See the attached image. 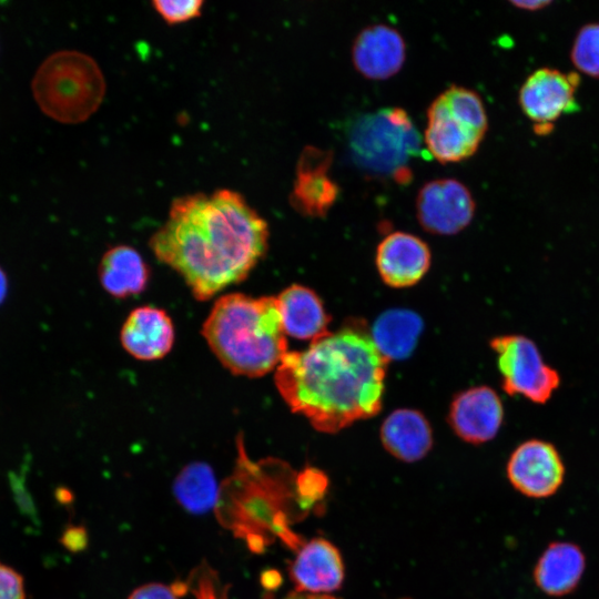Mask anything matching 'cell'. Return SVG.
<instances>
[{"mask_svg": "<svg viewBox=\"0 0 599 599\" xmlns=\"http://www.w3.org/2000/svg\"><path fill=\"white\" fill-rule=\"evenodd\" d=\"M266 221L237 192L176 197L150 247L200 301L244 280L267 250Z\"/></svg>", "mask_w": 599, "mask_h": 599, "instance_id": "6da1fadb", "label": "cell"}, {"mask_svg": "<svg viewBox=\"0 0 599 599\" xmlns=\"http://www.w3.org/2000/svg\"><path fill=\"white\" fill-rule=\"evenodd\" d=\"M388 362L369 333L351 325L287 352L274 379L294 413L318 432L337 433L380 410Z\"/></svg>", "mask_w": 599, "mask_h": 599, "instance_id": "7a4b0ae2", "label": "cell"}, {"mask_svg": "<svg viewBox=\"0 0 599 599\" xmlns=\"http://www.w3.org/2000/svg\"><path fill=\"white\" fill-rule=\"evenodd\" d=\"M202 335L219 361L236 375L263 376L287 353L277 298L273 296H221L203 324Z\"/></svg>", "mask_w": 599, "mask_h": 599, "instance_id": "3957f363", "label": "cell"}, {"mask_svg": "<svg viewBox=\"0 0 599 599\" xmlns=\"http://www.w3.org/2000/svg\"><path fill=\"white\" fill-rule=\"evenodd\" d=\"M105 80L95 60L80 51L61 50L50 54L31 82L41 111L61 123H80L101 105Z\"/></svg>", "mask_w": 599, "mask_h": 599, "instance_id": "277c9868", "label": "cell"}, {"mask_svg": "<svg viewBox=\"0 0 599 599\" xmlns=\"http://www.w3.org/2000/svg\"><path fill=\"white\" fill-rule=\"evenodd\" d=\"M488 129L481 97L474 90L450 85L427 110L424 141L440 163H456L474 155Z\"/></svg>", "mask_w": 599, "mask_h": 599, "instance_id": "5b68a950", "label": "cell"}, {"mask_svg": "<svg viewBox=\"0 0 599 599\" xmlns=\"http://www.w3.org/2000/svg\"><path fill=\"white\" fill-rule=\"evenodd\" d=\"M356 159L365 166L393 171L418 149L419 138L406 112L384 109L361 120L351 138Z\"/></svg>", "mask_w": 599, "mask_h": 599, "instance_id": "8992f818", "label": "cell"}, {"mask_svg": "<svg viewBox=\"0 0 599 599\" xmlns=\"http://www.w3.org/2000/svg\"><path fill=\"white\" fill-rule=\"evenodd\" d=\"M490 346L497 354L502 388L508 395H521L536 404L550 399L560 385V376L544 362L534 341L509 334L493 338Z\"/></svg>", "mask_w": 599, "mask_h": 599, "instance_id": "52a82bcc", "label": "cell"}, {"mask_svg": "<svg viewBox=\"0 0 599 599\" xmlns=\"http://www.w3.org/2000/svg\"><path fill=\"white\" fill-rule=\"evenodd\" d=\"M476 203L469 189L451 177L425 183L416 199V214L424 230L451 235L463 231L475 215Z\"/></svg>", "mask_w": 599, "mask_h": 599, "instance_id": "ba28073f", "label": "cell"}, {"mask_svg": "<svg viewBox=\"0 0 599 599\" xmlns=\"http://www.w3.org/2000/svg\"><path fill=\"white\" fill-rule=\"evenodd\" d=\"M580 83L577 72L540 68L530 73L520 87L521 111L536 126H551L564 114L579 110L576 92Z\"/></svg>", "mask_w": 599, "mask_h": 599, "instance_id": "9c48e42d", "label": "cell"}, {"mask_svg": "<svg viewBox=\"0 0 599 599\" xmlns=\"http://www.w3.org/2000/svg\"><path fill=\"white\" fill-rule=\"evenodd\" d=\"M507 476L522 495L545 498L554 495L561 486L565 466L552 444L530 439L512 451L507 464Z\"/></svg>", "mask_w": 599, "mask_h": 599, "instance_id": "30bf717a", "label": "cell"}, {"mask_svg": "<svg viewBox=\"0 0 599 599\" xmlns=\"http://www.w3.org/2000/svg\"><path fill=\"white\" fill-rule=\"evenodd\" d=\"M504 419V408L497 393L487 386L461 392L453 400L448 420L465 441L483 444L493 439Z\"/></svg>", "mask_w": 599, "mask_h": 599, "instance_id": "8fae6325", "label": "cell"}, {"mask_svg": "<svg viewBox=\"0 0 599 599\" xmlns=\"http://www.w3.org/2000/svg\"><path fill=\"white\" fill-rule=\"evenodd\" d=\"M331 152L307 146L301 154L290 195L292 206L307 216H324L336 201L339 189L328 176Z\"/></svg>", "mask_w": 599, "mask_h": 599, "instance_id": "7c38bea8", "label": "cell"}, {"mask_svg": "<svg viewBox=\"0 0 599 599\" xmlns=\"http://www.w3.org/2000/svg\"><path fill=\"white\" fill-rule=\"evenodd\" d=\"M406 44L398 30L388 24L364 28L352 47L355 69L366 79L386 80L404 65Z\"/></svg>", "mask_w": 599, "mask_h": 599, "instance_id": "4fadbf2b", "label": "cell"}, {"mask_svg": "<svg viewBox=\"0 0 599 599\" xmlns=\"http://www.w3.org/2000/svg\"><path fill=\"white\" fill-rule=\"evenodd\" d=\"M376 265L387 285L412 286L428 271L430 251L418 236L406 232H393L378 244Z\"/></svg>", "mask_w": 599, "mask_h": 599, "instance_id": "5bb4252c", "label": "cell"}, {"mask_svg": "<svg viewBox=\"0 0 599 599\" xmlns=\"http://www.w3.org/2000/svg\"><path fill=\"white\" fill-rule=\"evenodd\" d=\"M296 591L324 595L338 589L344 565L338 549L328 540L315 538L305 544L291 566Z\"/></svg>", "mask_w": 599, "mask_h": 599, "instance_id": "9a60e30c", "label": "cell"}, {"mask_svg": "<svg viewBox=\"0 0 599 599\" xmlns=\"http://www.w3.org/2000/svg\"><path fill=\"white\" fill-rule=\"evenodd\" d=\"M124 349L138 359L153 361L165 356L174 343V327L165 311L141 306L132 311L121 329Z\"/></svg>", "mask_w": 599, "mask_h": 599, "instance_id": "2e32d148", "label": "cell"}, {"mask_svg": "<svg viewBox=\"0 0 599 599\" xmlns=\"http://www.w3.org/2000/svg\"><path fill=\"white\" fill-rule=\"evenodd\" d=\"M276 298L286 335L313 342L329 333V316L308 287L294 284Z\"/></svg>", "mask_w": 599, "mask_h": 599, "instance_id": "e0dca14e", "label": "cell"}, {"mask_svg": "<svg viewBox=\"0 0 599 599\" xmlns=\"http://www.w3.org/2000/svg\"><path fill=\"white\" fill-rule=\"evenodd\" d=\"M380 439L388 453L408 463L422 459L433 445L427 419L419 412L408 408L394 410L384 420Z\"/></svg>", "mask_w": 599, "mask_h": 599, "instance_id": "ac0fdd59", "label": "cell"}, {"mask_svg": "<svg viewBox=\"0 0 599 599\" xmlns=\"http://www.w3.org/2000/svg\"><path fill=\"white\" fill-rule=\"evenodd\" d=\"M585 570V556L571 542L558 541L547 547L534 570L537 587L549 596H565L579 583Z\"/></svg>", "mask_w": 599, "mask_h": 599, "instance_id": "d6986e66", "label": "cell"}, {"mask_svg": "<svg viewBox=\"0 0 599 599\" xmlns=\"http://www.w3.org/2000/svg\"><path fill=\"white\" fill-rule=\"evenodd\" d=\"M99 276L108 293L115 297H126L144 291L149 280V268L135 248L118 245L103 255Z\"/></svg>", "mask_w": 599, "mask_h": 599, "instance_id": "ffe728a7", "label": "cell"}, {"mask_svg": "<svg viewBox=\"0 0 599 599\" xmlns=\"http://www.w3.org/2000/svg\"><path fill=\"white\" fill-rule=\"evenodd\" d=\"M422 329L423 322L416 313L392 309L376 319L370 336L386 359H400L413 352Z\"/></svg>", "mask_w": 599, "mask_h": 599, "instance_id": "44dd1931", "label": "cell"}, {"mask_svg": "<svg viewBox=\"0 0 599 599\" xmlns=\"http://www.w3.org/2000/svg\"><path fill=\"white\" fill-rule=\"evenodd\" d=\"M173 494L187 511H209L217 499V485L212 469L204 463L189 464L176 476Z\"/></svg>", "mask_w": 599, "mask_h": 599, "instance_id": "7402d4cb", "label": "cell"}, {"mask_svg": "<svg viewBox=\"0 0 599 599\" xmlns=\"http://www.w3.org/2000/svg\"><path fill=\"white\" fill-rule=\"evenodd\" d=\"M570 59L581 73L599 78V22L587 23L578 30Z\"/></svg>", "mask_w": 599, "mask_h": 599, "instance_id": "603a6c76", "label": "cell"}, {"mask_svg": "<svg viewBox=\"0 0 599 599\" xmlns=\"http://www.w3.org/2000/svg\"><path fill=\"white\" fill-rule=\"evenodd\" d=\"M203 0H154L152 6L169 24L189 21L201 16Z\"/></svg>", "mask_w": 599, "mask_h": 599, "instance_id": "cb8c5ba5", "label": "cell"}, {"mask_svg": "<svg viewBox=\"0 0 599 599\" xmlns=\"http://www.w3.org/2000/svg\"><path fill=\"white\" fill-rule=\"evenodd\" d=\"M0 599H26L23 577L0 562Z\"/></svg>", "mask_w": 599, "mask_h": 599, "instance_id": "d4e9b609", "label": "cell"}, {"mask_svg": "<svg viewBox=\"0 0 599 599\" xmlns=\"http://www.w3.org/2000/svg\"><path fill=\"white\" fill-rule=\"evenodd\" d=\"M129 599H179L172 588L161 583H149L135 589Z\"/></svg>", "mask_w": 599, "mask_h": 599, "instance_id": "484cf974", "label": "cell"}, {"mask_svg": "<svg viewBox=\"0 0 599 599\" xmlns=\"http://www.w3.org/2000/svg\"><path fill=\"white\" fill-rule=\"evenodd\" d=\"M551 1H544V0H528V1H511V4L516 8H519L521 10H528V11H537L545 9L547 6H549Z\"/></svg>", "mask_w": 599, "mask_h": 599, "instance_id": "4316f807", "label": "cell"}, {"mask_svg": "<svg viewBox=\"0 0 599 599\" xmlns=\"http://www.w3.org/2000/svg\"><path fill=\"white\" fill-rule=\"evenodd\" d=\"M284 599H335V598L327 595H313V593L295 591L288 595L287 597H285Z\"/></svg>", "mask_w": 599, "mask_h": 599, "instance_id": "83f0119b", "label": "cell"}, {"mask_svg": "<svg viewBox=\"0 0 599 599\" xmlns=\"http://www.w3.org/2000/svg\"><path fill=\"white\" fill-rule=\"evenodd\" d=\"M8 293V277L6 272L0 267V305L4 301Z\"/></svg>", "mask_w": 599, "mask_h": 599, "instance_id": "f1b7e54d", "label": "cell"}]
</instances>
